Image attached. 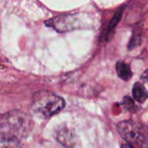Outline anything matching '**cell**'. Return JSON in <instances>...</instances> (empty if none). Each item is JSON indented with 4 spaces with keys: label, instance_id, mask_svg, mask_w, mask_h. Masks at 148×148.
Segmentation results:
<instances>
[{
    "label": "cell",
    "instance_id": "obj_1",
    "mask_svg": "<svg viewBox=\"0 0 148 148\" xmlns=\"http://www.w3.org/2000/svg\"><path fill=\"white\" fill-rule=\"evenodd\" d=\"M32 129L30 117L23 111L12 110L2 114L0 119V134L2 147L6 144L19 143L28 137Z\"/></svg>",
    "mask_w": 148,
    "mask_h": 148
},
{
    "label": "cell",
    "instance_id": "obj_2",
    "mask_svg": "<svg viewBox=\"0 0 148 148\" xmlns=\"http://www.w3.org/2000/svg\"><path fill=\"white\" fill-rule=\"evenodd\" d=\"M65 107V101L59 95L48 92L40 91L34 95L32 100V111L42 119L50 118Z\"/></svg>",
    "mask_w": 148,
    "mask_h": 148
},
{
    "label": "cell",
    "instance_id": "obj_3",
    "mask_svg": "<svg viewBox=\"0 0 148 148\" xmlns=\"http://www.w3.org/2000/svg\"><path fill=\"white\" fill-rule=\"evenodd\" d=\"M117 130L121 137L127 142L141 145L145 140V135L140 127L131 121H123L118 123Z\"/></svg>",
    "mask_w": 148,
    "mask_h": 148
},
{
    "label": "cell",
    "instance_id": "obj_4",
    "mask_svg": "<svg viewBox=\"0 0 148 148\" xmlns=\"http://www.w3.org/2000/svg\"><path fill=\"white\" fill-rule=\"evenodd\" d=\"M133 96L135 101L142 103L148 99V91L142 84L136 82L133 88Z\"/></svg>",
    "mask_w": 148,
    "mask_h": 148
},
{
    "label": "cell",
    "instance_id": "obj_5",
    "mask_svg": "<svg viewBox=\"0 0 148 148\" xmlns=\"http://www.w3.org/2000/svg\"><path fill=\"white\" fill-rule=\"evenodd\" d=\"M116 72L117 75L123 81H128L133 75L130 66L124 62H118L116 63Z\"/></svg>",
    "mask_w": 148,
    "mask_h": 148
},
{
    "label": "cell",
    "instance_id": "obj_6",
    "mask_svg": "<svg viewBox=\"0 0 148 148\" xmlns=\"http://www.w3.org/2000/svg\"><path fill=\"white\" fill-rule=\"evenodd\" d=\"M73 138H74V134H71L70 131L66 128L61 129L56 134V139H57L58 142H60L63 146H73L70 143V142H74V141H72Z\"/></svg>",
    "mask_w": 148,
    "mask_h": 148
},
{
    "label": "cell",
    "instance_id": "obj_7",
    "mask_svg": "<svg viewBox=\"0 0 148 148\" xmlns=\"http://www.w3.org/2000/svg\"><path fill=\"white\" fill-rule=\"evenodd\" d=\"M121 16H122V10L120 9V10L116 12V14L114 16V17L112 18V20H111V22L109 23V26H108V34L111 33L114 30V29L116 27V25L119 23V22L121 19Z\"/></svg>",
    "mask_w": 148,
    "mask_h": 148
},
{
    "label": "cell",
    "instance_id": "obj_8",
    "mask_svg": "<svg viewBox=\"0 0 148 148\" xmlns=\"http://www.w3.org/2000/svg\"><path fill=\"white\" fill-rule=\"evenodd\" d=\"M141 35L140 32H134L130 42H129V44H128V48L129 49H135L137 46H139L141 42Z\"/></svg>",
    "mask_w": 148,
    "mask_h": 148
},
{
    "label": "cell",
    "instance_id": "obj_9",
    "mask_svg": "<svg viewBox=\"0 0 148 148\" xmlns=\"http://www.w3.org/2000/svg\"><path fill=\"white\" fill-rule=\"evenodd\" d=\"M123 105L127 109H131L133 107H134V104L133 100L130 97H128V96H127V97H125L123 99Z\"/></svg>",
    "mask_w": 148,
    "mask_h": 148
},
{
    "label": "cell",
    "instance_id": "obj_10",
    "mask_svg": "<svg viewBox=\"0 0 148 148\" xmlns=\"http://www.w3.org/2000/svg\"><path fill=\"white\" fill-rule=\"evenodd\" d=\"M141 80L144 82H148V69L145 70L143 72V74L141 75Z\"/></svg>",
    "mask_w": 148,
    "mask_h": 148
}]
</instances>
